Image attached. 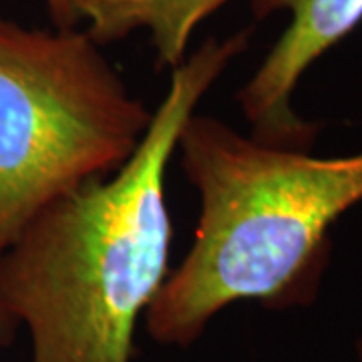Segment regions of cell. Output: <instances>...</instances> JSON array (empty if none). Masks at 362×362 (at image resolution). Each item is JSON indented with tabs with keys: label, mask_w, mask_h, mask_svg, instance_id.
I'll return each instance as SVG.
<instances>
[{
	"label": "cell",
	"mask_w": 362,
	"mask_h": 362,
	"mask_svg": "<svg viewBox=\"0 0 362 362\" xmlns=\"http://www.w3.org/2000/svg\"><path fill=\"white\" fill-rule=\"evenodd\" d=\"M228 0H90L85 23L97 45L129 37L135 30L151 35L161 66L175 69L199 23Z\"/></svg>",
	"instance_id": "5"
},
{
	"label": "cell",
	"mask_w": 362,
	"mask_h": 362,
	"mask_svg": "<svg viewBox=\"0 0 362 362\" xmlns=\"http://www.w3.org/2000/svg\"><path fill=\"white\" fill-rule=\"evenodd\" d=\"M90 0H45L54 28H77L85 23Z\"/></svg>",
	"instance_id": "6"
},
{
	"label": "cell",
	"mask_w": 362,
	"mask_h": 362,
	"mask_svg": "<svg viewBox=\"0 0 362 362\" xmlns=\"http://www.w3.org/2000/svg\"><path fill=\"white\" fill-rule=\"evenodd\" d=\"M247 39H207L175 66L129 161L45 207L0 256V316L28 330L30 362H131L137 322L169 276V161Z\"/></svg>",
	"instance_id": "1"
},
{
	"label": "cell",
	"mask_w": 362,
	"mask_h": 362,
	"mask_svg": "<svg viewBox=\"0 0 362 362\" xmlns=\"http://www.w3.org/2000/svg\"><path fill=\"white\" fill-rule=\"evenodd\" d=\"M99 47L0 18V256L52 202L123 168L151 125Z\"/></svg>",
	"instance_id": "3"
},
{
	"label": "cell",
	"mask_w": 362,
	"mask_h": 362,
	"mask_svg": "<svg viewBox=\"0 0 362 362\" xmlns=\"http://www.w3.org/2000/svg\"><path fill=\"white\" fill-rule=\"evenodd\" d=\"M278 11L290 13V25L238 93V101L252 125V137L308 151L316 125L298 117L292 95L308 66L361 25L362 0H252L258 21Z\"/></svg>",
	"instance_id": "4"
},
{
	"label": "cell",
	"mask_w": 362,
	"mask_h": 362,
	"mask_svg": "<svg viewBox=\"0 0 362 362\" xmlns=\"http://www.w3.org/2000/svg\"><path fill=\"white\" fill-rule=\"evenodd\" d=\"M13 330H14L13 326H11V324L6 322V320L0 316V342H4L6 338L11 337V334H13Z\"/></svg>",
	"instance_id": "7"
},
{
	"label": "cell",
	"mask_w": 362,
	"mask_h": 362,
	"mask_svg": "<svg viewBox=\"0 0 362 362\" xmlns=\"http://www.w3.org/2000/svg\"><path fill=\"white\" fill-rule=\"evenodd\" d=\"M175 151L202 211L187 256L143 316L151 338L187 349L235 302L276 310L314 302L330 228L362 202V151L316 157L195 113Z\"/></svg>",
	"instance_id": "2"
},
{
	"label": "cell",
	"mask_w": 362,
	"mask_h": 362,
	"mask_svg": "<svg viewBox=\"0 0 362 362\" xmlns=\"http://www.w3.org/2000/svg\"><path fill=\"white\" fill-rule=\"evenodd\" d=\"M356 354H358V361L362 362V338L356 342Z\"/></svg>",
	"instance_id": "8"
}]
</instances>
